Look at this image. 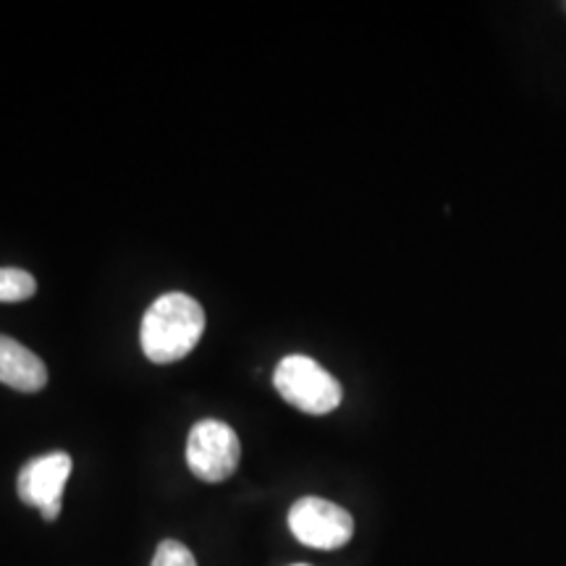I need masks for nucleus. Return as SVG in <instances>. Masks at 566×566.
Here are the masks:
<instances>
[{
    "mask_svg": "<svg viewBox=\"0 0 566 566\" xmlns=\"http://www.w3.org/2000/svg\"><path fill=\"white\" fill-rule=\"evenodd\" d=\"M205 334V310L189 294L171 292L150 304L139 328L145 357L155 365H171L187 357Z\"/></svg>",
    "mask_w": 566,
    "mask_h": 566,
    "instance_id": "f257e3e1",
    "label": "nucleus"
},
{
    "mask_svg": "<svg viewBox=\"0 0 566 566\" xmlns=\"http://www.w3.org/2000/svg\"><path fill=\"white\" fill-rule=\"evenodd\" d=\"M275 391L304 415H328L342 405V384L304 354L283 357L273 375Z\"/></svg>",
    "mask_w": 566,
    "mask_h": 566,
    "instance_id": "f03ea898",
    "label": "nucleus"
},
{
    "mask_svg": "<svg viewBox=\"0 0 566 566\" xmlns=\"http://www.w3.org/2000/svg\"><path fill=\"white\" fill-rule=\"evenodd\" d=\"M0 384L21 394H38L48 384V367L24 344L0 336Z\"/></svg>",
    "mask_w": 566,
    "mask_h": 566,
    "instance_id": "423d86ee",
    "label": "nucleus"
},
{
    "mask_svg": "<svg viewBox=\"0 0 566 566\" xmlns=\"http://www.w3.org/2000/svg\"><path fill=\"white\" fill-rule=\"evenodd\" d=\"M289 527L296 541L321 551L342 548L354 535L352 514L334 501L317 499V495H304L296 501L289 512Z\"/></svg>",
    "mask_w": 566,
    "mask_h": 566,
    "instance_id": "20e7f679",
    "label": "nucleus"
},
{
    "mask_svg": "<svg viewBox=\"0 0 566 566\" xmlns=\"http://www.w3.org/2000/svg\"><path fill=\"white\" fill-rule=\"evenodd\" d=\"M38 292V281L21 268H0V302H24Z\"/></svg>",
    "mask_w": 566,
    "mask_h": 566,
    "instance_id": "0eeeda50",
    "label": "nucleus"
},
{
    "mask_svg": "<svg viewBox=\"0 0 566 566\" xmlns=\"http://www.w3.org/2000/svg\"><path fill=\"white\" fill-rule=\"evenodd\" d=\"M153 566H197V558L192 556L184 543L179 541H163L158 551H155Z\"/></svg>",
    "mask_w": 566,
    "mask_h": 566,
    "instance_id": "6e6552de",
    "label": "nucleus"
},
{
    "mask_svg": "<svg viewBox=\"0 0 566 566\" xmlns=\"http://www.w3.org/2000/svg\"><path fill=\"white\" fill-rule=\"evenodd\" d=\"M294 566H307V564H294Z\"/></svg>",
    "mask_w": 566,
    "mask_h": 566,
    "instance_id": "1a4fd4ad",
    "label": "nucleus"
},
{
    "mask_svg": "<svg viewBox=\"0 0 566 566\" xmlns=\"http://www.w3.org/2000/svg\"><path fill=\"white\" fill-rule=\"evenodd\" d=\"M242 443L226 422H197L187 441V464L195 478L205 483H223L237 472Z\"/></svg>",
    "mask_w": 566,
    "mask_h": 566,
    "instance_id": "7ed1b4c3",
    "label": "nucleus"
},
{
    "mask_svg": "<svg viewBox=\"0 0 566 566\" xmlns=\"http://www.w3.org/2000/svg\"><path fill=\"white\" fill-rule=\"evenodd\" d=\"M71 467H74L71 464V457L63 454V451H53V454L32 459L19 472V499L24 504L38 506L48 522L59 520L63 485H66L71 475Z\"/></svg>",
    "mask_w": 566,
    "mask_h": 566,
    "instance_id": "39448f33",
    "label": "nucleus"
}]
</instances>
